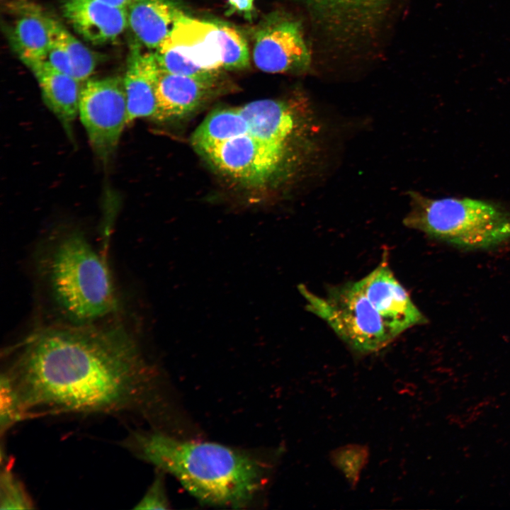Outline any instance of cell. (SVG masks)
I'll return each mask as SVG.
<instances>
[{"instance_id": "17", "label": "cell", "mask_w": 510, "mask_h": 510, "mask_svg": "<svg viewBox=\"0 0 510 510\" xmlns=\"http://www.w3.org/2000/svg\"><path fill=\"white\" fill-rule=\"evenodd\" d=\"M249 127L239 108L215 110L193 132L191 142L201 154L212 147L230 138L247 133Z\"/></svg>"}, {"instance_id": "13", "label": "cell", "mask_w": 510, "mask_h": 510, "mask_svg": "<svg viewBox=\"0 0 510 510\" xmlns=\"http://www.w3.org/2000/svg\"><path fill=\"white\" fill-rule=\"evenodd\" d=\"M159 74L154 52L147 51L139 42L133 41L123 78L128 107L127 124L137 118L153 117Z\"/></svg>"}, {"instance_id": "1", "label": "cell", "mask_w": 510, "mask_h": 510, "mask_svg": "<svg viewBox=\"0 0 510 510\" xmlns=\"http://www.w3.org/2000/svg\"><path fill=\"white\" fill-rule=\"evenodd\" d=\"M4 373L29 416L140 411L154 378L123 329L90 324L35 334Z\"/></svg>"}, {"instance_id": "8", "label": "cell", "mask_w": 510, "mask_h": 510, "mask_svg": "<svg viewBox=\"0 0 510 510\" xmlns=\"http://www.w3.org/2000/svg\"><path fill=\"white\" fill-rule=\"evenodd\" d=\"M314 23L330 38L351 44L373 37L391 0H302Z\"/></svg>"}, {"instance_id": "7", "label": "cell", "mask_w": 510, "mask_h": 510, "mask_svg": "<svg viewBox=\"0 0 510 510\" xmlns=\"http://www.w3.org/2000/svg\"><path fill=\"white\" fill-rule=\"evenodd\" d=\"M252 57L256 67L264 72H308L312 58L301 22L283 12L267 16L254 33Z\"/></svg>"}, {"instance_id": "20", "label": "cell", "mask_w": 510, "mask_h": 510, "mask_svg": "<svg viewBox=\"0 0 510 510\" xmlns=\"http://www.w3.org/2000/svg\"><path fill=\"white\" fill-rule=\"evenodd\" d=\"M368 458V448L356 443L341 446L329 454L332 464L343 474L352 487H355L358 482Z\"/></svg>"}, {"instance_id": "5", "label": "cell", "mask_w": 510, "mask_h": 510, "mask_svg": "<svg viewBox=\"0 0 510 510\" xmlns=\"http://www.w3.org/2000/svg\"><path fill=\"white\" fill-rule=\"evenodd\" d=\"M299 290L307 310L323 319L355 353L380 351L395 340L360 280L331 287L324 296L303 285Z\"/></svg>"}, {"instance_id": "25", "label": "cell", "mask_w": 510, "mask_h": 510, "mask_svg": "<svg viewBox=\"0 0 510 510\" xmlns=\"http://www.w3.org/2000/svg\"><path fill=\"white\" fill-rule=\"evenodd\" d=\"M45 60L55 69L73 76L70 60L62 45L51 32L50 43Z\"/></svg>"}, {"instance_id": "3", "label": "cell", "mask_w": 510, "mask_h": 510, "mask_svg": "<svg viewBox=\"0 0 510 510\" xmlns=\"http://www.w3.org/2000/svg\"><path fill=\"white\" fill-rule=\"evenodd\" d=\"M49 273L55 300L75 324H91L115 310V289L106 261L82 234L72 232L60 241Z\"/></svg>"}, {"instance_id": "24", "label": "cell", "mask_w": 510, "mask_h": 510, "mask_svg": "<svg viewBox=\"0 0 510 510\" xmlns=\"http://www.w3.org/2000/svg\"><path fill=\"white\" fill-rule=\"evenodd\" d=\"M169 503L165 492L164 481L160 475L154 480L145 494L134 507L136 509H166Z\"/></svg>"}, {"instance_id": "16", "label": "cell", "mask_w": 510, "mask_h": 510, "mask_svg": "<svg viewBox=\"0 0 510 510\" xmlns=\"http://www.w3.org/2000/svg\"><path fill=\"white\" fill-rule=\"evenodd\" d=\"M21 11L10 31L13 48L26 65L45 60L50 43L51 17L33 6Z\"/></svg>"}, {"instance_id": "21", "label": "cell", "mask_w": 510, "mask_h": 510, "mask_svg": "<svg viewBox=\"0 0 510 510\" xmlns=\"http://www.w3.org/2000/svg\"><path fill=\"white\" fill-rule=\"evenodd\" d=\"M0 425L3 435L13 425L29 417L8 376L2 373L0 380Z\"/></svg>"}, {"instance_id": "9", "label": "cell", "mask_w": 510, "mask_h": 510, "mask_svg": "<svg viewBox=\"0 0 510 510\" xmlns=\"http://www.w3.org/2000/svg\"><path fill=\"white\" fill-rule=\"evenodd\" d=\"M360 281L395 339L408 329L426 322V317L395 276L386 256Z\"/></svg>"}, {"instance_id": "27", "label": "cell", "mask_w": 510, "mask_h": 510, "mask_svg": "<svg viewBox=\"0 0 510 510\" xmlns=\"http://www.w3.org/2000/svg\"><path fill=\"white\" fill-rule=\"evenodd\" d=\"M101 2H103L104 4L110 5L114 7L121 8H126L128 9V6L132 1V0H98Z\"/></svg>"}, {"instance_id": "23", "label": "cell", "mask_w": 510, "mask_h": 510, "mask_svg": "<svg viewBox=\"0 0 510 510\" xmlns=\"http://www.w3.org/2000/svg\"><path fill=\"white\" fill-rule=\"evenodd\" d=\"M154 53L160 69L170 74L204 76L216 73L202 70L185 59L176 50L165 43H162Z\"/></svg>"}, {"instance_id": "26", "label": "cell", "mask_w": 510, "mask_h": 510, "mask_svg": "<svg viewBox=\"0 0 510 510\" xmlns=\"http://www.w3.org/2000/svg\"><path fill=\"white\" fill-rule=\"evenodd\" d=\"M230 13H237L251 19L254 13V0H226Z\"/></svg>"}, {"instance_id": "15", "label": "cell", "mask_w": 510, "mask_h": 510, "mask_svg": "<svg viewBox=\"0 0 510 510\" xmlns=\"http://www.w3.org/2000/svg\"><path fill=\"white\" fill-rule=\"evenodd\" d=\"M26 66L35 76L46 106L64 127L69 130L79 114L81 82L55 69L46 60Z\"/></svg>"}, {"instance_id": "2", "label": "cell", "mask_w": 510, "mask_h": 510, "mask_svg": "<svg viewBox=\"0 0 510 510\" xmlns=\"http://www.w3.org/2000/svg\"><path fill=\"white\" fill-rule=\"evenodd\" d=\"M127 443L138 458L174 476L205 504L243 507L263 480L257 459L222 444L181 441L157 431L135 432Z\"/></svg>"}, {"instance_id": "6", "label": "cell", "mask_w": 510, "mask_h": 510, "mask_svg": "<svg viewBox=\"0 0 510 510\" xmlns=\"http://www.w3.org/2000/svg\"><path fill=\"white\" fill-rule=\"evenodd\" d=\"M79 115L93 150L102 161H108L128 125L123 79L108 76L85 81L81 91Z\"/></svg>"}, {"instance_id": "14", "label": "cell", "mask_w": 510, "mask_h": 510, "mask_svg": "<svg viewBox=\"0 0 510 510\" xmlns=\"http://www.w3.org/2000/svg\"><path fill=\"white\" fill-rule=\"evenodd\" d=\"M127 10L135 40L149 50L159 47L184 13L174 0H132Z\"/></svg>"}, {"instance_id": "19", "label": "cell", "mask_w": 510, "mask_h": 510, "mask_svg": "<svg viewBox=\"0 0 510 510\" xmlns=\"http://www.w3.org/2000/svg\"><path fill=\"white\" fill-rule=\"evenodd\" d=\"M222 47V67L227 70L243 69L249 64L248 44L243 35L225 23L216 22Z\"/></svg>"}, {"instance_id": "11", "label": "cell", "mask_w": 510, "mask_h": 510, "mask_svg": "<svg viewBox=\"0 0 510 510\" xmlns=\"http://www.w3.org/2000/svg\"><path fill=\"white\" fill-rule=\"evenodd\" d=\"M62 13L79 35L95 45L115 42L128 28L126 8L98 0H64Z\"/></svg>"}, {"instance_id": "22", "label": "cell", "mask_w": 510, "mask_h": 510, "mask_svg": "<svg viewBox=\"0 0 510 510\" xmlns=\"http://www.w3.org/2000/svg\"><path fill=\"white\" fill-rule=\"evenodd\" d=\"M0 509H32L33 502L23 483L8 466L0 477Z\"/></svg>"}, {"instance_id": "10", "label": "cell", "mask_w": 510, "mask_h": 510, "mask_svg": "<svg viewBox=\"0 0 510 510\" xmlns=\"http://www.w3.org/2000/svg\"><path fill=\"white\" fill-rule=\"evenodd\" d=\"M218 73L183 76L160 69L156 89V110L152 118L166 121L195 110L216 91Z\"/></svg>"}, {"instance_id": "18", "label": "cell", "mask_w": 510, "mask_h": 510, "mask_svg": "<svg viewBox=\"0 0 510 510\" xmlns=\"http://www.w3.org/2000/svg\"><path fill=\"white\" fill-rule=\"evenodd\" d=\"M50 28L70 60L73 77L80 82L86 81L96 67V61L92 52L52 18H50Z\"/></svg>"}, {"instance_id": "4", "label": "cell", "mask_w": 510, "mask_h": 510, "mask_svg": "<svg viewBox=\"0 0 510 510\" xmlns=\"http://www.w3.org/2000/svg\"><path fill=\"white\" fill-rule=\"evenodd\" d=\"M403 224L435 239L466 249H485L510 240V211L471 198L434 199L409 192Z\"/></svg>"}, {"instance_id": "12", "label": "cell", "mask_w": 510, "mask_h": 510, "mask_svg": "<svg viewBox=\"0 0 510 510\" xmlns=\"http://www.w3.org/2000/svg\"><path fill=\"white\" fill-rule=\"evenodd\" d=\"M202 70L219 72L223 69L222 54L216 22L183 13L163 41Z\"/></svg>"}]
</instances>
